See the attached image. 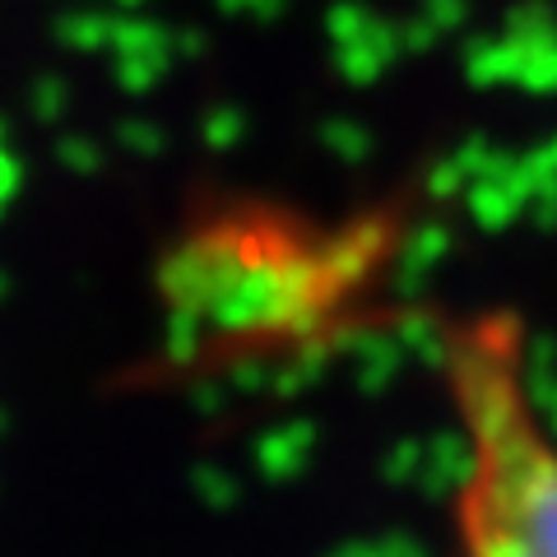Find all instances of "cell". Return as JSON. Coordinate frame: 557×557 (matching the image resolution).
<instances>
[{"label": "cell", "instance_id": "obj_1", "mask_svg": "<svg viewBox=\"0 0 557 557\" xmlns=\"http://www.w3.org/2000/svg\"><path fill=\"white\" fill-rule=\"evenodd\" d=\"M418 214L409 196L348 209L270 190H196L153 256L172 376L284 372L395 317Z\"/></svg>", "mask_w": 557, "mask_h": 557}, {"label": "cell", "instance_id": "obj_2", "mask_svg": "<svg viewBox=\"0 0 557 557\" xmlns=\"http://www.w3.org/2000/svg\"><path fill=\"white\" fill-rule=\"evenodd\" d=\"M428 344L450 423L442 557H557V418L525 317L507 302L446 307Z\"/></svg>", "mask_w": 557, "mask_h": 557}]
</instances>
